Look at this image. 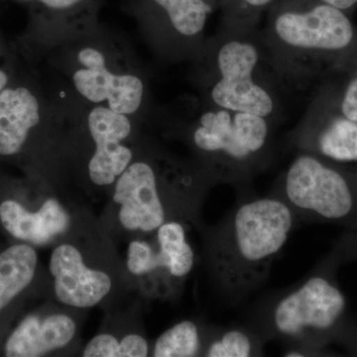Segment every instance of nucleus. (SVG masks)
Returning a JSON list of instances; mask_svg holds the SVG:
<instances>
[{
  "instance_id": "f257e3e1",
  "label": "nucleus",
  "mask_w": 357,
  "mask_h": 357,
  "mask_svg": "<svg viewBox=\"0 0 357 357\" xmlns=\"http://www.w3.org/2000/svg\"><path fill=\"white\" fill-rule=\"evenodd\" d=\"M293 225L292 208L282 199H257L237 206L223 222L211 250L223 287L244 292L261 282L287 243Z\"/></svg>"
},
{
  "instance_id": "f03ea898",
  "label": "nucleus",
  "mask_w": 357,
  "mask_h": 357,
  "mask_svg": "<svg viewBox=\"0 0 357 357\" xmlns=\"http://www.w3.org/2000/svg\"><path fill=\"white\" fill-rule=\"evenodd\" d=\"M112 201L122 229L150 236L163 223L184 215L188 206L169 197L154 169L142 161L130 164L116 178Z\"/></svg>"
},
{
  "instance_id": "7ed1b4c3",
  "label": "nucleus",
  "mask_w": 357,
  "mask_h": 357,
  "mask_svg": "<svg viewBox=\"0 0 357 357\" xmlns=\"http://www.w3.org/2000/svg\"><path fill=\"white\" fill-rule=\"evenodd\" d=\"M273 28L281 41L303 50H340L354 38V27L344 11L314 0L277 4Z\"/></svg>"
},
{
  "instance_id": "20e7f679",
  "label": "nucleus",
  "mask_w": 357,
  "mask_h": 357,
  "mask_svg": "<svg viewBox=\"0 0 357 357\" xmlns=\"http://www.w3.org/2000/svg\"><path fill=\"white\" fill-rule=\"evenodd\" d=\"M285 198L292 210L325 218H342L351 213L352 195L344 178L310 155H301L289 167Z\"/></svg>"
},
{
  "instance_id": "39448f33",
  "label": "nucleus",
  "mask_w": 357,
  "mask_h": 357,
  "mask_svg": "<svg viewBox=\"0 0 357 357\" xmlns=\"http://www.w3.org/2000/svg\"><path fill=\"white\" fill-rule=\"evenodd\" d=\"M257 62V49L252 44L229 41L223 45L218 57L222 77L211 91L218 107L263 117L272 114V96L253 79Z\"/></svg>"
},
{
  "instance_id": "423d86ee",
  "label": "nucleus",
  "mask_w": 357,
  "mask_h": 357,
  "mask_svg": "<svg viewBox=\"0 0 357 357\" xmlns=\"http://www.w3.org/2000/svg\"><path fill=\"white\" fill-rule=\"evenodd\" d=\"M342 294L321 277H312L275 307L273 323L285 337L302 338L332 328L344 309Z\"/></svg>"
},
{
  "instance_id": "0eeeda50",
  "label": "nucleus",
  "mask_w": 357,
  "mask_h": 357,
  "mask_svg": "<svg viewBox=\"0 0 357 357\" xmlns=\"http://www.w3.org/2000/svg\"><path fill=\"white\" fill-rule=\"evenodd\" d=\"M49 270L56 299L74 309L98 306L114 289L109 272L91 266L81 246L70 241L56 244Z\"/></svg>"
},
{
  "instance_id": "6e6552de",
  "label": "nucleus",
  "mask_w": 357,
  "mask_h": 357,
  "mask_svg": "<svg viewBox=\"0 0 357 357\" xmlns=\"http://www.w3.org/2000/svg\"><path fill=\"white\" fill-rule=\"evenodd\" d=\"M268 132L265 117L220 107L202 115L194 142L206 153L222 155L232 161H245L262 150Z\"/></svg>"
},
{
  "instance_id": "1a4fd4ad",
  "label": "nucleus",
  "mask_w": 357,
  "mask_h": 357,
  "mask_svg": "<svg viewBox=\"0 0 357 357\" xmlns=\"http://www.w3.org/2000/svg\"><path fill=\"white\" fill-rule=\"evenodd\" d=\"M89 128L96 150L89 163V176L98 187L114 185L130 165L132 151L121 144L131 132L126 114L105 107H96L89 116Z\"/></svg>"
},
{
  "instance_id": "9d476101",
  "label": "nucleus",
  "mask_w": 357,
  "mask_h": 357,
  "mask_svg": "<svg viewBox=\"0 0 357 357\" xmlns=\"http://www.w3.org/2000/svg\"><path fill=\"white\" fill-rule=\"evenodd\" d=\"M77 59L84 69L75 73L74 84L82 96L93 102L107 100L110 109L122 114L139 109L143 84L137 77L115 76L107 70L105 57L96 49H84Z\"/></svg>"
},
{
  "instance_id": "9b49d317",
  "label": "nucleus",
  "mask_w": 357,
  "mask_h": 357,
  "mask_svg": "<svg viewBox=\"0 0 357 357\" xmlns=\"http://www.w3.org/2000/svg\"><path fill=\"white\" fill-rule=\"evenodd\" d=\"M0 222L10 236L37 246L56 243L72 227L70 211L55 197L45 199L34 211L14 199H6L0 204Z\"/></svg>"
},
{
  "instance_id": "f8f14e48",
  "label": "nucleus",
  "mask_w": 357,
  "mask_h": 357,
  "mask_svg": "<svg viewBox=\"0 0 357 357\" xmlns=\"http://www.w3.org/2000/svg\"><path fill=\"white\" fill-rule=\"evenodd\" d=\"M77 321L64 312L30 314L7 340V357H38L65 349L75 340Z\"/></svg>"
},
{
  "instance_id": "ddd939ff",
  "label": "nucleus",
  "mask_w": 357,
  "mask_h": 357,
  "mask_svg": "<svg viewBox=\"0 0 357 357\" xmlns=\"http://www.w3.org/2000/svg\"><path fill=\"white\" fill-rule=\"evenodd\" d=\"M39 121V103L29 89H3L0 93V155L17 154Z\"/></svg>"
},
{
  "instance_id": "4468645a",
  "label": "nucleus",
  "mask_w": 357,
  "mask_h": 357,
  "mask_svg": "<svg viewBox=\"0 0 357 357\" xmlns=\"http://www.w3.org/2000/svg\"><path fill=\"white\" fill-rule=\"evenodd\" d=\"M154 236L162 276L168 281L183 280L195 264L194 250L188 243L184 225L178 220H169Z\"/></svg>"
},
{
  "instance_id": "2eb2a0df",
  "label": "nucleus",
  "mask_w": 357,
  "mask_h": 357,
  "mask_svg": "<svg viewBox=\"0 0 357 357\" xmlns=\"http://www.w3.org/2000/svg\"><path fill=\"white\" fill-rule=\"evenodd\" d=\"M38 255L30 244H14L0 253V312L31 284Z\"/></svg>"
},
{
  "instance_id": "dca6fc26",
  "label": "nucleus",
  "mask_w": 357,
  "mask_h": 357,
  "mask_svg": "<svg viewBox=\"0 0 357 357\" xmlns=\"http://www.w3.org/2000/svg\"><path fill=\"white\" fill-rule=\"evenodd\" d=\"M165 11L173 27L181 34L192 36L204 29L213 13L211 0H153Z\"/></svg>"
},
{
  "instance_id": "f3484780",
  "label": "nucleus",
  "mask_w": 357,
  "mask_h": 357,
  "mask_svg": "<svg viewBox=\"0 0 357 357\" xmlns=\"http://www.w3.org/2000/svg\"><path fill=\"white\" fill-rule=\"evenodd\" d=\"M150 349L146 338L139 333H128L117 337L112 333L96 335L82 352L84 357H145Z\"/></svg>"
},
{
  "instance_id": "a211bd4d",
  "label": "nucleus",
  "mask_w": 357,
  "mask_h": 357,
  "mask_svg": "<svg viewBox=\"0 0 357 357\" xmlns=\"http://www.w3.org/2000/svg\"><path fill=\"white\" fill-rule=\"evenodd\" d=\"M199 328L192 321H182L165 331L155 342L152 356L192 357L201 352Z\"/></svg>"
},
{
  "instance_id": "6ab92c4d",
  "label": "nucleus",
  "mask_w": 357,
  "mask_h": 357,
  "mask_svg": "<svg viewBox=\"0 0 357 357\" xmlns=\"http://www.w3.org/2000/svg\"><path fill=\"white\" fill-rule=\"evenodd\" d=\"M321 153L337 161H357V122L347 119L333 121L319 138Z\"/></svg>"
},
{
  "instance_id": "aec40b11",
  "label": "nucleus",
  "mask_w": 357,
  "mask_h": 357,
  "mask_svg": "<svg viewBox=\"0 0 357 357\" xmlns=\"http://www.w3.org/2000/svg\"><path fill=\"white\" fill-rule=\"evenodd\" d=\"M126 267L134 276H153L157 274L156 244L145 239H134L129 243Z\"/></svg>"
},
{
  "instance_id": "412c9836",
  "label": "nucleus",
  "mask_w": 357,
  "mask_h": 357,
  "mask_svg": "<svg viewBox=\"0 0 357 357\" xmlns=\"http://www.w3.org/2000/svg\"><path fill=\"white\" fill-rule=\"evenodd\" d=\"M250 338L241 331H229L208 347V357H248L252 356Z\"/></svg>"
},
{
  "instance_id": "4be33fe9",
  "label": "nucleus",
  "mask_w": 357,
  "mask_h": 357,
  "mask_svg": "<svg viewBox=\"0 0 357 357\" xmlns=\"http://www.w3.org/2000/svg\"><path fill=\"white\" fill-rule=\"evenodd\" d=\"M223 6L229 13H255L272 6L275 0H222Z\"/></svg>"
},
{
  "instance_id": "5701e85b",
  "label": "nucleus",
  "mask_w": 357,
  "mask_h": 357,
  "mask_svg": "<svg viewBox=\"0 0 357 357\" xmlns=\"http://www.w3.org/2000/svg\"><path fill=\"white\" fill-rule=\"evenodd\" d=\"M342 110L345 119L357 122V77L347 86Z\"/></svg>"
},
{
  "instance_id": "b1692460",
  "label": "nucleus",
  "mask_w": 357,
  "mask_h": 357,
  "mask_svg": "<svg viewBox=\"0 0 357 357\" xmlns=\"http://www.w3.org/2000/svg\"><path fill=\"white\" fill-rule=\"evenodd\" d=\"M314 1L321 2V3L328 4L337 7L340 10H349L352 7L357 4V0H314Z\"/></svg>"
},
{
  "instance_id": "393cba45",
  "label": "nucleus",
  "mask_w": 357,
  "mask_h": 357,
  "mask_svg": "<svg viewBox=\"0 0 357 357\" xmlns=\"http://www.w3.org/2000/svg\"><path fill=\"white\" fill-rule=\"evenodd\" d=\"M45 6L54 9H65L75 6L81 0H41Z\"/></svg>"
},
{
  "instance_id": "a878e982",
  "label": "nucleus",
  "mask_w": 357,
  "mask_h": 357,
  "mask_svg": "<svg viewBox=\"0 0 357 357\" xmlns=\"http://www.w3.org/2000/svg\"><path fill=\"white\" fill-rule=\"evenodd\" d=\"M7 81H8V77H7L6 73L0 70V93L6 88Z\"/></svg>"
},
{
  "instance_id": "bb28decb",
  "label": "nucleus",
  "mask_w": 357,
  "mask_h": 357,
  "mask_svg": "<svg viewBox=\"0 0 357 357\" xmlns=\"http://www.w3.org/2000/svg\"><path fill=\"white\" fill-rule=\"evenodd\" d=\"M285 356L287 357H302L304 356V354L302 351H292L286 352Z\"/></svg>"
}]
</instances>
